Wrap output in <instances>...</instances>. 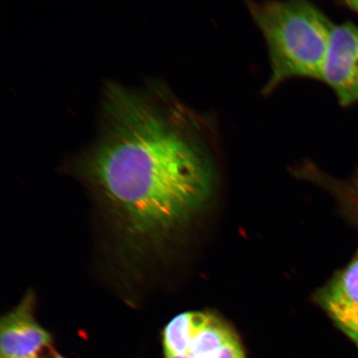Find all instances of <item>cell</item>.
<instances>
[{"mask_svg": "<svg viewBox=\"0 0 358 358\" xmlns=\"http://www.w3.org/2000/svg\"><path fill=\"white\" fill-rule=\"evenodd\" d=\"M104 113L83 167L127 229L158 235L198 212L215 176L201 120L159 92L115 86L106 93Z\"/></svg>", "mask_w": 358, "mask_h": 358, "instance_id": "6da1fadb", "label": "cell"}, {"mask_svg": "<svg viewBox=\"0 0 358 358\" xmlns=\"http://www.w3.org/2000/svg\"><path fill=\"white\" fill-rule=\"evenodd\" d=\"M267 45L271 74L265 95L291 78L320 80L334 24L319 8L303 0L246 3Z\"/></svg>", "mask_w": 358, "mask_h": 358, "instance_id": "7a4b0ae2", "label": "cell"}, {"mask_svg": "<svg viewBox=\"0 0 358 358\" xmlns=\"http://www.w3.org/2000/svg\"><path fill=\"white\" fill-rule=\"evenodd\" d=\"M320 80L333 90L340 105L358 101V27L352 22L334 26Z\"/></svg>", "mask_w": 358, "mask_h": 358, "instance_id": "3957f363", "label": "cell"}, {"mask_svg": "<svg viewBox=\"0 0 358 358\" xmlns=\"http://www.w3.org/2000/svg\"><path fill=\"white\" fill-rule=\"evenodd\" d=\"M32 292L3 317L0 327V358H34L51 344V336L34 317Z\"/></svg>", "mask_w": 358, "mask_h": 358, "instance_id": "277c9868", "label": "cell"}, {"mask_svg": "<svg viewBox=\"0 0 358 358\" xmlns=\"http://www.w3.org/2000/svg\"><path fill=\"white\" fill-rule=\"evenodd\" d=\"M317 301L334 324L358 348V250L317 293Z\"/></svg>", "mask_w": 358, "mask_h": 358, "instance_id": "5b68a950", "label": "cell"}, {"mask_svg": "<svg viewBox=\"0 0 358 358\" xmlns=\"http://www.w3.org/2000/svg\"><path fill=\"white\" fill-rule=\"evenodd\" d=\"M303 173L307 174L310 178L324 181L330 189L336 192L338 199L345 206L347 212L350 215L352 220L358 225V170L352 178L345 181H336L332 178L322 177L319 169H317L312 163H308L303 169Z\"/></svg>", "mask_w": 358, "mask_h": 358, "instance_id": "8992f818", "label": "cell"}, {"mask_svg": "<svg viewBox=\"0 0 358 358\" xmlns=\"http://www.w3.org/2000/svg\"><path fill=\"white\" fill-rule=\"evenodd\" d=\"M344 3H346V6L351 8L352 10L358 13V0H356V1H347Z\"/></svg>", "mask_w": 358, "mask_h": 358, "instance_id": "52a82bcc", "label": "cell"}, {"mask_svg": "<svg viewBox=\"0 0 358 358\" xmlns=\"http://www.w3.org/2000/svg\"><path fill=\"white\" fill-rule=\"evenodd\" d=\"M34 358H40V355L37 357H34ZM52 358H64V357H62V356L60 355H55V357H52Z\"/></svg>", "mask_w": 358, "mask_h": 358, "instance_id": "ba28073f", "label": "cell"}]
</instances>
